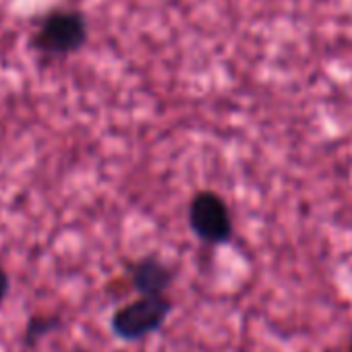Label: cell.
Returning a JSON list of instances; mask_svg holds the SVG:
<instances>
[{"instance_id": "cell-4", "label": "cell", "mask_w": 352, "mask_h": 352, "mask_svg": "<svg viewBox=\"0 0 352 352\" xmlns=\"http://www.w3.org/2000/svg\"><path fill=\"white\" fill-rule=\"evenodd\" d=\"M129 278L141 296H162L174 280L172 270L157 257H143L131 263Z\"/></svg>"}, {"instance_id": "cell-6", "label": "cell", "mask_w": 352, "mask_h": 352, "mask_svg": "<svg viewBox=\"0 0 352 352\" xmlns=\"http://www.w3.org/2000/svg\"><path fill=\"white\" fill-rule=\"evenodd\" d=\"M7 292H9V276H7L5 267H0V305H3Z\"/></svg>"}, {"instance_id": "cell-1", "label": "cell", "mask_w": 352, "mask_h": 352, "mask_svg": "<svg viewBox=\"0 0 352 352\" xmlns=\"http://www.w3.org/2000/svg\"><path fill=\"white\" fill-rule=\"evenodd\" d=\"M87 42V19L75 9H56L44 17L34 34V46L38 52L56 56H69Z\"/></svg>"}, {"instance_id": "cell-7", "label": "cell", "mask_w": 352, "mask_h": 352, "mask_svg": "<svg viewBox=\"0 0 352 352\" xmlns=\"http://www.w3.org/2000/svg\"><path fill=\"white\" fill-rule=\"evenodd\" d=\"M348 352H352V340H350V346H348Z\"/></svg>"}, {"instance_id": "cell-5", "label": "cell", "mask_w": 352, "mask_h": 352, "mask_svg": "<svg viewBox=\"0 0 352 352\" xmlns=\"http://www.w3.org/2000/svg\"><path fill=\"white\" fill-rule=\"evenodd\" d=\"M60 319L54 317V315H36L30 319L28 327H25V346H32L36 344L42 336H46L48 331H52L54 327H58Z\"/></svg>"}, {"instance_id": "cell-2", "label": "cell", "mask_w": 352, "mask_h": 352, "mask_svg": "<svg viewBox=\"0 0 352 352\" xmlns=\"http://www.w3.org/2000/svg\"><path fill=\"white\" fill-rule=\"evenodd\" d=\"M172 311V300L162 296H141L126 302L112 315V331L129 342H137L157 331Z\"/></svg>"}, {"instance_id": "cell-3", "label": "cell", "mask_w": 352, "mask_h": 352, "mask_svg": "<svg viewBox=\"0 0 352 352\" xmlns=\"http://www.w3.org/2000/svg\"><path fill=\"white\" fill-rule=\"evenodd\" d=\"M189 224L195 236L208 245H224L232 239L234 224L228 204L216 191H197L189 204Z\"/></svg>"}]
</instances>
